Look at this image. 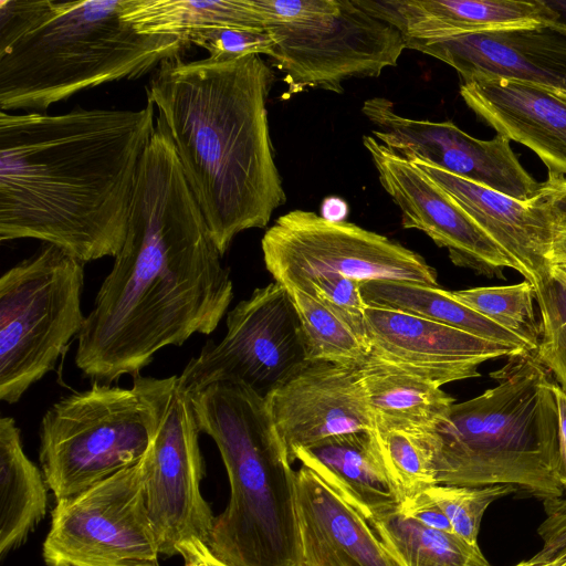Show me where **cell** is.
<instances>
[{
	"mask_svg": "<svg viewBox=\"0 0 566 566\" xmlns=\"http://www.w3.org/2000/svg\"><path fill=\"white\" fill-rule=\"evenodd\" d=\"M202 212L165 129L142 157L126 238L78 334L75 365L111 384L167 346L211 334L233 298Z\"/></svg>",
	"mask_w": 566,
	"mask_h": 566,
	"instance_id": "obj_1",
	"label": "cell"
},
{
	"mask_svg": "<svg viewBox=\"0 0 566 566\" xmlns=\"http://www.w3.org/2000/svg\"><path fill=\"white\" fill-rule=\"evenodd\" d=\"M155 106L0 112V240L35 239L86 263L127 233Z\"/></svg>",
	"mask_w": 566,
	"mask_h": 566,
	"instance_id": "obj_2",
	"label": "cell"
},
{
	"mask_svg": "<svg viewBox=\"0 0 566 566\" xmlns=\"http://www.w3.org/2000/svg\"><path fill=\"white\" fill-rule=\"evenodd\" d=\"M273 77L256 54L179 57L164 61L146 88L221 255L286 201L266 112Z\"/></svg>",
	"mask_w": 566,
	"mask_h": 566,
	"instance_id": "obj_3",
	"label": "cell"
},
{
	"mask_svg": "<svg viewBox=\"0 0 566 566\" xmlns=\"http://www.w3.org/2000/svg\"><path fill=\"white\" fill-rule=\"evenodd\" d=\"M126 0H0V107L42 113L95 86L156 70L189 44L137 32Z\"/></svg>",
	"mask_w": 566,
	"mask_h": 566,
	"instance_id": "obj_4",
	"label": "cell"
},
{
	"mask_svg": "<svg viewBox=\"0 0 566 566\" xmlns=\"http://www.w3.org/2000/svg\"><path fill=\"white\" fill-rule=\"evenodd\" d=\"M190 397L199 430L216 442L230 482L210 552L228 566H301L296 471L266 398L231 382Z\"/></svg>",
	"mask_w": 566,
	"mask_h": 566,
	"instance_id": "obj_5",
	"label": "cell"
},
{
	"mask_svg": "<svg viewBox=\"0 0 566 566\" xmlns=\"http://www.w3.org/2000/svg\"><path fill=\"white\" fill-rule=\"evenodd\" d=\"M496 385L454 402L431 431L438 484L510 485L542 501L564 496L556 476L554 378L534 352L509 356Z\"/></svg>",
	"mask_w": 566,
	"mask_h": 566,
	"instance_id": "obj_6",
	"label": "cell"
},
{
	"mask_svg": "<svg viewBox=\"0 0 566 566\" xmlns=\"http://www.w3.org/2000/svg\"><path fill=\"white\" fill-rule=\"evenodd\" d=\"M84 263L43 243L0 277V399L18 402L54 369L86 316Z\"/></svg>",
	"mask_w": 566,
	"mask_h": 566,
	"instance_id": "obj_7",
	"label": "cell"
},
{
	"mask_svg": "<svg viewBox=\"0 0 566 566\" xmlns=\"http://www.w3.org/2000/svg\"><path fill=\"white\" fill-rule=\"evenodd\" d=\"M151 409L136 387L95 381L65 396L39 427L42 473L56 501L138 464L153 437Z\"/></svg>",
	"mask_w": 566,
	"mask_h": 566,
	"instance_id": "obj_8",
	"label": "cell"
},
{
	"mask_svg": "<svg viewBox=\"0 0 566 566\" xmlns=\"http://www.w3.org/2000/svg\"><path fill=\"white\" fill-rule=\"evenodd\" d=\"M133 386L147 400L154 430L143 458L145 500L161 555L198 539L208 545L214 517L200 492L203 460L190 395L178 376H136Z\"/></svg>",
	"mask_w": 566,
	"mask_h": 566,
	"instance_id": "obj_9",
	"label": "cell"
},
{
	"mask_svg": "<svg viewBox=\"0 0 566 566\" xmlns=\"http://www.w3.org/2000/svg\"><path fill=\"white\" fill-rule=\"evenodd\" d=\"M266 270L285 289L318 275L339 274L361 283L392 280L438 286L437 272L415 251L352 222H333L292 210L261 241Z\"/></svg>",
	"mask_w": 566,
	"mask_h": 566,
	"instance_id": "obj_10",
	"label": "cell"
},
{
	"mask_svg": "<svg viewBox=\"0 0 566 566\" xmlns=\"http://www.w3.org/2000/svg\"><path fill=\"white\" fill-rule=\"evenodd\" d=\"M226 325L223 338L208 340L178 376L188 394L231 382L266 398L310 363L298 314L275 281L239 302Z\"/></svg>",
	"mask_w": 566,
	"mask_h": 566,
	"instance_id": "obj_11",
	"label": "cell"
},
{
	"mask_svg": "<svg viewBox=\"0 0 566 566\" xmlns=\"http://www.w3.org/2000/svg\"><path fill=\"white\" fill-rule=\"evenodd\" d=\"M42 555L48 566H159L143 460L56 501Z\"/></svg>",
	"mask_w": 566,
	"mask_h": 566,
	"instance_id": "obj_12",
	"label": "cell"
},
{
	"mask_svg": "<svg viewBox=\"0 0 566 566\" xmlns=\"http://www.w3.org/2000/svg\"><path fill=\"white\" fill-rule=\"evenodd\" d=\"M266 31L275 45L269 55L284 74L287 95L307 88L343 92L352 77H377L395 66L406 48L400 31L358 0H340L337 14Z\"/></svg>",
	"mask_w": 566,
	"mask_h": 566,
	"instance_id": "obj_13",
	"label": "cell"
},
{
	"mask_svg": "<svg viewBox=\"0 0 566 566\" xmlns=\"http://www.w3.org/2000/svg\"><path fill=\"white\" fill-rule=\"evenodd\" d=\"M379 181L401 212L402 227L426 233L451 261L489 277H503L510 259L465 210L415 164L365 135Z\"/></svg>",
	"mask_w": 566,
	"mask_h": 566,
	"instance_id": "obj_14",
	"label": "cell"
},
{
	"mask_svg": "<svg viewBox=\"0 0 566 566\" xmlns=\"http://www.w3.org/2000/svg\"><path fill=\"white\" fill-rule=\"evenodd\" d=\"M365 321L371 357L439 387L479 377L484 361L527 352L388 308L367 305Z\"/></svg>",
	"mask_w": 566,
	"mask_h": 566,
	"instance_id": "obj_15",
	"label": "cell"
},
{
	"mask_svg": "<svg viewBox=\"0 0 566 566\" xmlns=\"http://www.w3.org/2000/svg\"><path fill=\"white\" fill-rule=\"evenodd\" d=\"M289 461L296 450L374 427L358 368L308 363L266 397Z\"/></svg>",
	"mask_w": 566,
	"mask_h": 566,
	"instance_id": "obj_16",
	"label": "cell"
},
{
	"mask_svg": "<svg viewBox=\"0 0 566 566\" xmlns=\"http://www.w3.org/2000/svg\"><path fill=\"white\" fill-rule=\"evenodd\" d=\"M405 43L452 66L462 83L496 76L566 90V29L557 22Z\"/></svg>",
	"mask_w": 566,
	"mask_h": 566,
	"instance_id": "obj_17",
	"label": "cell"
},
{
	"mask_svg": "<svg viewBox=\"0 0 566 566\" xmlns=\"http://www.w3.org/2000/svg\"><path fill=\"white\" fill-rule=\"evenodd\" d=\"M460 94L476 117L517 142L566 178V90L496 76L462 83Z\"/></svg>",
	"mask_w": 566,
	"mask_h": 566,
	"instance_id": "obj_18",
	"label": "cell"
},
{
	"mask_svg": "<svg viewBox=\"0 0 566 566\" xmlns=\"http://www.w3.org/2000/svg\"><path fill=\"white\" fill-rule=\"evenodd\" d=\"M449 193L493 240L526 281L551 270L553 221L539 193L517 200L446 171L419 158L407 159Z\"/></svg>",
	"mask_w": 566,
	"mask_h": 566,
	"instance_id": "obj_19",
	"label": "cell"
},
{
	"mask_svg": "<svg viewBox=\"0 0 566 566\" xmlns=\"http://www.w3.org/2000/svg\"><path fill=\"white\" fill-rule=\"evenodd\" d=\"M296 512L301 566H397L368 521L304 465Z\"/></svg>",
	"mask_w": 566,
	"mask_h": 566,
	"instance_id": "obj_20",
	"label": "cell"
},
{
	"mask_svg": "<svg viewBox=\"0 0 566 566\" xmlns=\"http://www.w3.org/2000/svg\"><path fill=\"white\" fill-rule=\"evenodd\" d=\"M358 1L396 27L405 40H442L558 21V13L545 0Z\"/></svg>",
	"mask_w": 566,
	"mask_h": 566,
	"instance_id": "obj_21",
	"label": "cell"
},
{
	"mask_svg": "<svg viewBox=\"0 0 566 566\" xmlns=\"http://www.w3.org/2000/svg\"><path fill=\"white\" fill-rule=\"evenodd\" d=\"M295 460L367 521L400 505L367 431L339 434L301 448L294 454Z\"/></svg>",
	"mask_w": 566,
	"mask_h": 566,
	"instance_id": "obj_22",
	"label": "cell"
},
{
	"mask_svg": "<svg viewBox=\"0 0 566 566\" xmlns=\"http://www.w3.org/2000/svg\"><path fill=\"white\" fill-rule=\"evenodd\" d=\"M357 368L374 423L432 431L455 402L438 385L371 356Z\"/></svg>",
	"mask_w": 566,
	"mask_h": 566,
	"instance_id": "obj_23",
	"label": "cell"
},
{
	"mask_svg": "<svg viewBox=\"0 0 566 566\" xmlns=\"http://www.w3.org/2000/svg\"><path fill=\"white\" fill-rule=\"evenodd\" d=\"M46 482L25 454L20 429L11 417L0 419V555L24 543L44 517Z\"/></svg>",
	"mask_w": 566,
	"mask_h": 566,
	"instance_id": "obj_24",
	"label": "cell"
},
{
	"mask_svg": "<svg viewBox=\"0 0 566 566\" xmlns=\"http://www.w3.org/2000/svg\"><path fill=\"white\" fill-rule=\"evenodd\" d=\"M123 18L139 33L172 36L187 44L218 29L266 30L251 0H126Z\"/></svg>",
	"mask_w": 566,
	"mask_h": 566,
	"instance_id": "obj_25",
	"label": "cell"
},
{
	"mask_svg": "<svg viewBox=\"0 0 566 566\" xmlns=\"http://www.w3.org/2000/svg\"><path fill=\"white\" fill-rule=\"evenodd\" d=\"M360 292L368 306L411 314L486 340L532 352L523 339L457 301L451 291L439 286L407 281L377 280L361 283Z\"/></svg>",
	"mask_w": 566,
	"mask_h": 566,
	"instance_id": "obj_26",
	"label": "cell"
},
{
	"mask_svg": "<svg viewBox=\"0 0 566 566\" xmlns=\"http://www.w3.org/2000/svg\"><path fill=\"white\" fill-rule=\"evenodd\" d=\"M397 566H492L479 545L428 527L399 506L368 521Z\"/></svg>",
	"mask_w": 566,
	"mask_h": 566,
	"instance_id": "obj_27",
	"label": "cell"
},
{
	"mask_svg": "<svg viewBox=\"0 0 566 566\" xmlns=\"http://www.w3.org/2000/svg\"><path fill=\"white\" fill-rule=\"evenodd\" d=\"M369 433L400 504L438 484L431 431L374 423Z\"/></svg>",
	"mask_w": 566,
	"mask_h": 566,
	"instance_id": "obj_28",
	"label": "cell"
},
{
	"mask_svg": "<svg viewBox=\"0 0 566 566\" xmlns=\"http://www.w3.org/2000/svg\"><path fill=\"white\" fill-rule=\"evenodd\" d=\"M298 314L310 363L361 366L370 356L368 342L337 313L297 289H286Z\"/></svg>",
	"mask_w": 566,
	"mask_h": 566,
	"instance_id": "obj_29",
	"label": "cell"
},
{
	"mask_svg": "<svg viewBox=\"0 0 566 566\" xmlns=\"http://www.w3.org/2000/svg\"><path fill=\"white\" fill-rule=\"evenodd\" d=\"M453 297L523 339L532 352L541 340V322L534 311L535 289L526 280L506 286L451 291Z\"/></svg>",
	"mask_w": 566,
	"mask_h": 566,
	"instance_id": "obj_30",
	"label": "cell"
},
{
	"mask_svg": "<svg viewBox=\"0 0 566 566\" xmlns=\"http://www.w3.org/2000/svg\"><path fill=\"white\" fill-rule=\"evenodd\" d=\"M533 286L541 313V340L534 353L566 391V275L551 266Z\"/></svg>",
	"mask_w": 566,
	"mask_h": 566,
	"instance_id": "obj_31",
	"label": "cell"
},
{
	"mask_svg": "<svg viewBox=\"0 0 566 566\" xmlns=\"http://www.w3.org/2000/svg\"><path fill=\"white\" fill-rule=\"evenodd\" d=\"M427 494L448 517L453 533L472 545L478 544L482 517L496 500L518 492L510 485L458 486L436 484Z\"/></svg>",
	"mask_w": 566,
	"mask_h": 566,
	"instance_id": "obj_32",
	"label": "cell"
},
{
	"mask_svg": "<svg viewBox=\"0 0 566 566\" xmlns=\"http://www.w3.org/2000/svg\"><path fill=\"white\" fill-rule=\"evenodd\" d=\"M360 286L361 282L357 280L329 274L310 277L289 289L307 293L346 319L367 340L365 321L367 304L363 300Z\"/></svg>",
	"mask_w": 566,
	"mask_h": 566,
	"instance_id": "obj_33",
	"label": "cell"
},
{
	"mask_svg": "<svg viewBox=\"0 0 566 566\" xmlns=\"http://www.w3.org/2000/svg\"><path fill=\"white\" fill-rule=\"evenodd\" d=\"M190 44L205 49L209 56L239 57L251 54L269 56L275 41L266 30L218 29L193 38Z\"/></svg>",
	"mask_w": 566,
	"mask_h": 566,
	"instance_id": "obj_34",
	"label": "cell"
},
{
	"mask_svg": "<svg viewBox=\"0 0 566 566\" xmlns=\"http://www.w3.org/2000/svg\"><path fill=\"white\" fill-rule=\"evenodd\" d=\"M268 28L298 25L339 12L340 0H251Z\"/></svg>",
	"mask_w": 566,
	"mask_h": 566,
	"instance_id": "obj_35",
	"label": "cell"
},
{
	"mask_svg": "<svg viewBox=\"0 0 566 566\" xmlns=\"http://www.w3.org/2000/svg\"><path fill=\"white\" fill-rule=\"evenodd\" d=\"M543 506L545 518L537 528L542 547L531 558L566 566V497L543 501Z\"/></svg>",
	"mask_w": 566,
	"mask_h": 566,
	"instance_id": "obj_36",
	"label": "cell"
},
{
	"mask_svg": "<svg viewBox=\"0 0 566 566\" xmlns=\"http://www.w3.org/2000/svg\"><path fill=\"white\" fill-rule=\"evenodd\" d=\"M399 507L403 514L428 527L453 532L446 514L426 491L401 503Z\"/></svg>",
	"mask_w": 566,
	"mask_h": 566,
	"instance_id": "obj_37",
	"label": "cell"
},
{
	"mask_svg": "<svg viewBox=\"0 0 566 566\" xmlns=\"http://www.w3.org/2000/svg\"><path fill=\"white\" fill-rule=\"evenodd\" d=\"M552 391L557 408V459L556 476L566 497V391L554 380Z\"/></svg>",
	"mask_w": 566,
	"mask_h": 566,
	"instance_id": "obj_38",
	"label": "cell"
},
{
	"mask_svg": "<svg viewBox=\"0 0 566 566\" xmlns=\"http://www.w3.org/2000/svg\"><path fill=\"white\" fill-rule=\"evenodd\" d=\"M539 197L547 208L553 224L566 223V178L548 175Z\"/></svg>",
	"mask_w": 566,
	"mask_h": 566,
	"instance_id": "obj_39",
	"label": "cell"
},
{
	"mask_svg": "<svg viewBox=\"0 0 566 566\" xmlns=\"http://www.w3.org/2000/svg\"><path fill=\"white\" fill-rule=\"evenodd\" d=\"M179 555L182 557L184 566H212L211 552L208 545L201 541L193 539L182 543L179 546Z\"/></svg>",
	"mask_w": 566,
	"mask_h": 566,
	"instance_id": "obj_40",
	"label": "cell"
},
{
	"mask_svg": "<svg viewBox=\"0 0 566 566\" xmlns=\"http://www.w3.org/2000/svg\"><path fill=\"white\" fill-rule=\"evenodd\" d=\"M547 258L551 266L566 263V223L553 226Z\"/></svg>",
	"mask_w": 566,
	"mask_h": 566,
	"instance_id": "obj_41",
	"label": "cell"
},
{
	"mask_svg": "<svg viewBox=\"0 0 566 566\" xmlns=\"http://www.w3.org/2000/svg\"><path fill=\"white\" fill-rule=\"evenodd\" d=\"M321 210L324 219L340 222L345 221L344 219L348 213V206L339 198L329 197L324 200Z\"/></svg>",
	"mask_w": 566,
	"mask_h": 566,
	"instance_id": "obj_42",
	"label": "cell"
},
{
	"mask_svg": "<svg viewBox=\"0 0 566 566\" xmlns=\"http://www.w3.org/2000/svg\"><path fill=\"white\" fill-rule=\"evenodd\" d=\"M547 3L558 13L557 23L566 27V1H547Z\"/></svg>",
	"mask_w": 566,
	"mask_h": 566,
	"instance_id": "obj_43",
	"label": "cell"
},
{
	"mask_svg": "<svg viewBox=\"0 0 566 566\" xmlns=\"http://www.w3.org/2000/svg\"><path fill=\"white\" fill-rule=\"evenodd\" d=\"M515 566H559L557 562L551 560V562H537L533 558L522 560Z\"/></svg>",
	"mask_w": 566,
	"mask_h": 566,
	"instance_id": "obj_44",
	"label": "cell"
},
{
	"mask_svg": "<svg viewBox=\"0 0 566 566\" xmlns=\"http://www.w3.org/2000/svg\"><path fill=\"white\" fill-rule=\"evenodd\" d=\"M210 558H211V564H212V566H228V565H226V564L221 563L220 560H218V559L212 555V553H211Z\"/></svg>",
	"mask_w": 566,
	"mask_h": 566,
	"instance_id": "obj_45",
	"label": "cell"
},
{
	"mask_svg": "<svg viewBox=\"0 0 566 566\" xmlns=\"http://www.w3.org/2000/svg\"><path fill=\"white\" fill-rule=\"evenodd\" d=\"M553 266L560 271L564 275H566V263Z\"/></svg>",
	"mask_w": 566,
	"mask_h": 566,
	"instance_id": "obj_46",
	"label": "cell"
},
{
	"mask_svg": "<svg viewBox=\"0 0 566 566\" xmlns=\"http://www.w3.org/2000/svg\"><path fill=\"white\" fill-rule=\"evenodd\" d=\"M560 25H562V24H560ZM563 27L566 29V27H565V25H563Z\"/></svg>",
	"mask_w": 566,
	"mask_h": 566,
	"instance_id": "obj_47",
	"label": "cell"
}]
</instances>
